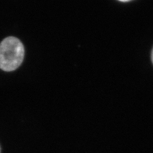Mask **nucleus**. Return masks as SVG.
<instances>
[{"mask_svg": "<svg viewBox=\"0 0 153 153\" xmlns=\"http://www.w3.org/2000/svg\"><path fill=\"white\" fill-rule=\"evenodd\" d=\"M25 50L19 38L8 36L0 43V69L12 71L17 69L25 57Z\"/></svg>", "mask_w": 153, "mask_h": 153, "instance_id": "nucleus-1", "label": "nucleus"}, {"mask_svg": "<svg viewBox=\"0 0 153 153\" xmlns=\"http://www.w3.org/2000/svg\"><path fill=\"white\" fill-rule=\"evenodd\" d=\"M119 1H123V2H127V1H131V0H119Z\"/></svg>", "mask_w": 153, "mask_h": 153, "instance_id": "nucleus-2", "label": "nucleus"}, {"mask_svg": "<svg viewBox=\"0 0 153 153\" xmlns=\"http://www.w3.org/2000/svg\"><path fill=\"white\" fill-rule=\"evenodd\" d=\"M151 57H152V63H153V49L152 51V55H151Z\"/></svg>", "mask_w": 153, "mask_h": 153, "instance_id": "nucleus-3", "label": "nucleus"}, {"mask_svg": "<svg viewBox=\"0 0 153 153\" xmlns=\"http://www.w3.org/2000/svg\"><path fill=\"white\" fill-rule=\"evenodd\" d=\"M0 153H1V148H0Z\"/></svg>", "mask_w": 153, "mask_h": 153, "instance_id": "nucleus-4", "label": "nucleus"}]
</instances>
